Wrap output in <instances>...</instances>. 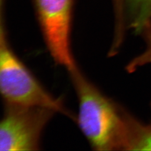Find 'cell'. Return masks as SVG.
I'll return each mask as SVG.
<instances>
[{
    "mask_svg": "<svg viewBox=\"0 0 151 151\" xmlns=\"http://www.w3.org/2000/svg\"><path fill=\"white\" fill-rule=\"evenodd\" d=\"M55 113L47 108L4 104L0 151L40 150L44 130Z\"/></svg>",
    "mask_w": 151,
    "mask_h": 151,
    "instance_id": "obj_3",
    "label": "cell"
},
{
    "mask_svg": "<svg viewBox=\"0 0 151 151\" xmlns=\"http://www.w3.org/2000/svg\"><path fill=\"white\" fill-rule=\"evenodd\" d=\"M120 150L151 151V123H142L127 112Z\"/></svg>",
    "mask_w": 151,
    "mask_h": 151,
    "instance_id": "obj_5",
    "label": "cell"
},
{
    "mask_svg": "<svg viewBox=\"0 0 151 151\" xmlns=\"http://www.w3.org/2000/svg\"><path fill=\"white\" fill-rule=\"evenodd\" d=\"M78 101L75 121L93 150H120L126 111L105 96L78 67L68 72Z\"/></svg>",
    "mask_w": 151,
    "mask_h": 151,
    "instance_id": "obj_1",
    "label": "cell"
},
{
    "mask_svg": "<svg viewBox=\"0 0 151 151\" xmlns=\"http://www.w3.org/2000/svg\"><path fill=\"white\" fill-rule=\"evenodd\" d=\"M146 42L145 51L138 56L134 58L127 66V70L133 72L140 67L151 64V22L149 23L141 33Z\"/></svg>",
    "mask_w": 151,
    "mask_h": 151,
    "instance_id": "obj_7",
    "label": "cell"
},
{
    "mask_svg": "<svg viewBox=\"0 0 151 151\" xmlns=\"http://www.w3.org/2000/svg\"><path fill=\"white\" fill-rule=\"evenodd\" d=\"M1 20L0 31V92L4 104L47 108L75 120L62 100L45 88L14 52Z\"/></svg>",
    "mask_w": 151,
    "mask_h": 151,
    "instance_id": "obj_2",
    "label": "cell"
},
{
    "mask_svg": "<svg viewBox=\"0 0 151 151\" xmlns=\"http://www.w3.org/2000/svg\"><path fill=\"white\" fill-rule=\"evenodd\" d=\"M44 40L55 63L68 72L78 67L71 46L74 0H34Z\"/></svg>",
    "mask_w": 151,
    "mask_h": 151,
    "instance_id": "obj_4",
    "label": "cell"
},
{
    "mask_svg": "<svg viewBox=\"0 0 151 151\" xmlns=\"http://www.w3.org/2000/svg\"><path fill=\"white\" fill-rule=\"evenodd\" d=\"M123 1L129 12V27L136 34H141L151 22V0Z\"/></svg>",
    "mask_w": 151,
    "mask_h": 151,
    "instance_id": "obj_6",
    "label": "cell"
}]
</instances>
